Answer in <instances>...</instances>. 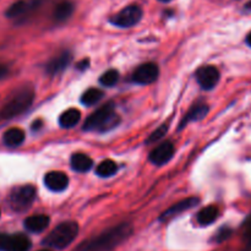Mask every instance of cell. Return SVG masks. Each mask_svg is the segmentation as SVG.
Returning <instances> with one entry per match:
<instances>
[{
	"label": "cell",
	"mask_w": 251,
	"mask_h": 251,
	"mask_svg": "<svg viewBox=\"0 0 251 251\" xmlns=\"http://www.w3.org/2000/svg\"><path fill=\"white\" fill-rule=\"evenodd\" d=\"M131 226L129 223H122L92 239L86 240L78 245L75 251H112L124 243L131 235Z\"/></svg>",
	"instance_id": "1"
},
{
	"label": "cell",
	"mask_w": 251,
	"mask_h": 251,
	"mask_svg": "<svg viewBox=\"0 0 251 251\" xmlns=\"http://www.w3.org/2000/svg\"><path fill=\"white\" fill-rule=\"evenodd\" d=\"M78 234V226L76 222H63L54 228L46 239L43 240V245L53 249L63 250L68 248L75 240Z\"/></svg>",
	"instance_id": "4"
},
{
	"label": "cell",
	"mask_w": 251,
	"mask_h": 251,
	"mask_svg": "<svg viewBox=\"0 0 251 251\" xmlns=\"http://www.w3.org/2000/svg\"><path fill=\"white\" fill-rule=\"evenodd\" d=\"M0 215H1V212H0Z\"/></svg>",
	"instance_id": "34"
},
{
	"label": "cell",
	"mask_w": 251,
	"mask_h": 251,
	"mask_svg": "<svg viewBox=\"0 0 251 251\" xmlns=\"http://www.w3.org/2000/svg\"><path fill=\"white\" fill-rule=\"evenodd\" d=\"M198 203H199L198 198L184 199V200L179 201L178 203H176V205H173L172 207H169L167 211H164V212L162 213L161 217H159V221L172 220V218H174L176 216L180 215V213H183V212H185V211L190 210V208L195 207Z\"/></svg>",
	"instance_id": "12"
},
{
	"label": "cell",
	"mask_w": 251,
	"mask_h": 251,
	"mask_svg": "<svg viewBox=\"0 0 251 251\" xmlns=\"http://www.w3.org/2000/svg\"><path fill=\"white\" fill-rule=\"evenodd\" d=\"M244 238L245 242L248 243V247H251V216L249 220L245 222V230H244Z\"/></svg>",
	"instance_id": "27"
},
{
	"label": "cell",
	"mask_w": 251,
	"mask_h": 251,
	"mask_svg": "<svg viewBox=\"0 0 251 251\" xmlns=\"http://www.w3.org/2000/svg\"><path fill=\"white\" fill-rule=\"evenodd\" d=\"M230 234H232V230L227 227H223L217 232V234H216L215 237V240L217 243H222L225 242V240H227L228 238L230 237Z\"/></svg>",
	"instance_id": "26"
},
{
	"label": "cell",
	"mask_w": 251,
	"mask_h": 251,
	"mask_svg": "<svg viewBox=\"0 0 251 251\" xmlns=\"http://www.w3.org/2000/svg\"><path fill=\"white\" fill-rule=\"evenodd\" d=\"M159 1H163V2H168V1H172V0H159Z\"/></svg>",
	"instance_id": "32"
},
{
	"label": "cell",
	"mask_w": 251,
	"mask_h": 251,
	"mask_svg": "<svg viewBox=\"0 0 251 251\" xmlns=\"http://www.w3.org/2000/svg\"><path fill=\"white\" fill-rule=\"evenodd\" d=\"M33 100L34 92L32 88H21L2 105L1 109H0V119L9 120L19 117L31 107Z\"/></svg>",
	"instance_id": "2"
},
{
	"label": "cell",
	"mask_w": 251,
	"mask_h": 251,
	"mask_svg": "<svg viewBox=\"0 0 251 251\" xmlns=\"http://www.w3.org/2000/svg\"><path fill=\"white\" fill-rule=\"evenodd\" d=\"M41 251H50V250H41Z\"/></svg>",
	"instance_id": "33"
},
{
	"label": "cell",
	"mask_w": 251,
	"mask_h": 251,
	"mask_svg": "<svg viewBox=\"0 0 251 251\" xmlns=\"http://www.w3.org/2000/svg\"><path fill=\"white\" fill-rule=\"evenodd\" d=\"M74 9H75V6H74L73 2L69 1V0H63V1L59 2V4L56 5L55 9H54V20H55L56 22L66 21V20L73 15Z\"/></svg>",
	"instance_id": "19"
},
{
	"label": "cell",
	"mask_w": 251,
	"mask_h": 251,
	"mask_svg": "<svg viewBox=\"0 0 251 251\" xmlns=\"http://www.w3.org/2000/svg\"><path fill=\"white\" fill-rule=\"evenodd\" d=\"M31 240L24 234L0 233V251H28Z\"/></svg>",
	"instance_id": "7"
},
{
	"label": "cell",
	"mask_w": 251,
	"mask_h": 251,
	"mask_svg": "<svg viewBox=\"0 0 251 251\" xmlns=\"http://www.w3.org/2000/svg\"><path fill=\"white\" fill-rule=\"evenodd\" d=\"M221 77L220 70L216 66L206 65L196 71V81L203 90H212L216 87Z\"/></svg>",
	"instance_id": "8"
},
{
	"label": "cell",
	"mask_w": 251,
	"mask_h": 251,
	"mask_svg": "<svg viewBox=\"0 0 251 251\" xmlns=\"http://www.w3.org/2000/svg\"><path fill=\"white\" fill-rule=\"evenodd\" d=\"M120 122L119 117L115 114L114 105L113 103L103 105L100 109L96 110L95 113L90 115L86 119L83 124V130L92 131V130H98V131H108L118 125Z\"/></svg>",
	"instance_id": "3"
},
{
	"label": "cell",
	"mask_w": 251,
	"mask_h": 251,
	"mask_svg": "<svg viewBox=\"0 0 251 251\" xmlns=\"http://www.w3.org/2000/svg\"><path fill=\"white\" fill-rule=\"evenodd\" d=\"M73 55H71L70 51H63V53L58 54L56 56H54L46 66V70L49 75H58L61 71L65 70L66 68L70 64Z\"/></svg>",
	"instance_id": "13"
},
{
	"label": "cell",
	"mask_w": 251,
	"mask_h": 251,
	"mask_svg": "<svg viewBox=\"0 0 251 251\" xmlns=\"http://www.w3.org/2000/svg\"><path fill=\"white\" fill-rule=\"evenodd\" d=\"M93 166V161L90 156L85 153H74L71 157V167L78 173H86Z\"/></svg>",
	"instance_id": "18"
},
{
	"label": "cell",
	"mask_w": 251,
	"mask_h": 251,
	"mask_svg": "<svg viewBox=\"0 0 251 251\" xmlns=\"http://www.w3.org/2000/svg\"><path fill=\"white\" fill-rule=\"evenodd\" d=\"M119 81V73L114 69H110V70L105 71L100 78V82L102 86H105V87H113L115 83Z\"/></svg>",
	"instance_id": "24"
},
{
	"label": "cell",
	"mask_w": 251,
	"mask_h": 251,
	"mask_svg": "<svg viewBox=\"0 0 251 251\" xmlns=\"http://www.w3.org/2000/svg\"><path fill=\"white\" fill-rule=\"evenodd\" d=\"M118 171V164L115 163L112 159H105V161L100 162V164L96 168V173L98 176H102V178H108V176H112L113 174H115V172Z\"/></svg>",
	"instance_id": "22"
},
{
	"label": "cell",
	"mask_w": 251,
	"mask_h": 251,
	"mask_svg": "<svg viewBox=\"0 0 251 251\" xmlns=\"http://www.w3.org/2000/svg\"><path fill=\"white\" fill-rule=\"evenodd\" d=\"M81 119V112L76 108H70V109L65 110L61 113L59 117V125L64 129H71L75 125L78 124Z\"/></svg>",
	"instance_id": "17"
},
{
	"label": "cell",
	"mask_w": 251,
	"mask_h": 251,
	"mask_svg": "<svg viewBox=\"0 0 251 251\" xmlns=\"http://www.w3.org/2000/svg\"><path fill=\"white\" fill-rule=\"evenodd\" d=\"M31 7L32 2L27 1V0H17L14 4L10 5L9 9L5 12V15H6L9 19H15V17H19L21 16V15L26 14Z\"/></svg>",
	"instance_id": "21"
},
{
	"label": "cell",
	"mask_w": 251,
	"mask_h": 251,
	"mask_svg": "<svg viewBox=\"0 0 251 251\" xmlns=\"http://www.w3.org/2000/svg\"><path fill=\"white\" fill-rule=\"evenodd\" d=\"M6 74H7V69L5 68V66L0 65V80L5 77V76H6Z\"/></svg>",
	"instance_id": "29"
},
{
	"label": "cell",
	"mask_w": 251,
	"mask_h": 251,
	"mask_svg": "<svg viewBox=\"0 0 251 251\" xmlns=\"http://www.w3.org/2000/svg\"><path fill=\"white\" fill-rule=\"evenodd\" d=\"M245 9H247V10H251V1H249L247 5H245Z\"/></svg>",
	"instance_id": "31"
},
{
	"label": "cell",
	"mask_w": 251,
	"mask_h": 251,
	"mask_svg": "<svg viewBox=\"0 0 251 251\" xmlns=\"http://www.w3.org/2000/svg\"><path fill=\"white\" fill-rule=\"evenodd\" d=\"M174 154V146L171 141H164L161 145L152 150L150 153V161L156 166H163L168 163Z\"/></svg>",
	"instance_id": "10"
},
{
	"label": "cell",
	"mask_w": 251,
	"mask_h": 251,
	"mask_svg": "<svg viewBox=\"0 0 251 251\" xmlns=\"http://www.w3.org/2000/svg\"><path fill=\"white\" fill-rule=\"evenodd\" d=\"M159 75L158 66L154 63H146L140 65L132 74V80L139 85H150L154 82Z\"/></svg>",
	"instance_id": "9"
},
{
	"label": "cell",
	"mask_w": 251,
	"mask_h": 251,
	"mask_svg": "<svg viewBox=\"0 0 251 251\" xmlns=\"http://www.w3.org/2000/svg\"><path fill=\"white\" fill-rule=\"evenodd\" d=\"M25 139H26L25 131L20 127H11V129L6 130L2 135V142L7 147L20 146V145L24 144Z\"/></svg>",
	"instance_id": "15"
},
{
	"label": "cell",
	"mask_w": 251,
	"mask_h": 251,
	"mask_svg": "<svg viewBox=\"0 0 251 251\" xmlns=\"http://www.w3.org/2000/svg\"><path fill=\"white\" fill-rule=\"evenodd\" d=\"M49 226V217L46 215L31 216L25 220V228L31 233H41Z\"/></svg>",
	"instance_id": "14"
},
{
	"label": "cell",
	"mask_w": 251,
	"mask_h": 251,
	"mask_svg": "<svg viewBox=\"0 0 251 251\" xmlns=\"http://www.w3.org/2000/svg\"><path fill=\"white\" fill-rule=\"evenodd\" d=\"M208 113V107L205 103H200V104H196L186 113V115L184 117V119L181 120L180 127L185 126L186 124L191 122H198V120L203 119L206 117V114Z\"/></svg>",
	"instance_id": "16"
},
{
	"label": "cell",
	"mask_w": 251,
	"mask_h": 251,
	"mask_svg": "<svg viewBox=\"0 0 251 251\" xmlns=\"http://www.w3.org/2000/svg\"><path fill=\"white\" fill-rule=\"evenodd\" d=\"M78 69H81V70H85V69H87L88 68V60L87 59H83L82 61H80V63H78Z\"/></svg>",
	"instance_id": "28"
},
{
	"label": "cell",
	"mask_w": 251,
	"mask_h": 251,
	"mask_svg": "<svg viewBox=\"0 0 251 251\" xmlns=\"http://www.w3.org/2000/svg\"><path fill=\"white\" fill-rule=\"evenodd\" d=\"M36 199V189L32 185L17 186L10 193L9 203L16 212H22L29 208Z\"/></svg>",
	"instance_id": "5"
},
{
	"label": "cell",
	"mask_w": 251,
	"mask_h": 251,
	"mask_svg": "<svg viewBox=\"0 0 251 251\" xmlns=\"http://www.w3.org/2000/svg\"><path fill=\"white\" fill-rule=\"evenodd\" d=\"M218 213L220 212H218V208L216 207V206H207V207L202 208V210L198 213L196 220H198V222L200 223L201 226H210L217 220Z\"/></svg>",
	"instance_id": "20"
},
{
	"label": "cell",
	"mask_w": 251,
	"mask_h": 251,
	"mask_svg": "<svg viewBox=\"0 0 251 251\" xmlns=\"http://www.w3.org/2000/svg\"><path fill=\"white\" fill-rule=\"evenodd\" d=\"M44 185L54 193L64 191L69 185V178L63 172H49L44 176Z\"/></svg>",
	"instance_id": "11"
},
{
	"label": "cell",
	"mask_w": 251,
	"mask_h": 251,
	"mask_svg": "<svg viewBox=\"0 0 251 251\" xmlns=\"http://www.w3.org/2000/svg\"><path fill=\"white\" fill-rule=\"evenodd\" d=\"M103 92L100 88H88L81 97V103L85 105H93L103 98Z\"/></svg>",
	"instance_id": "23"
},
{
	"label": "cell",
	"mask_w": 251,
	"mask_h": 251,
	"mask_svg": "<svg viewBox=\"0 0 251 251\" xmlns=\"http://www.w3.org/2000/svg\"><path fill=\"white\" fill-rule=\"evenodd\" d=\"M141 17V7L137 6V5H129V6L124 7L122 11L118 12L115 16H113L110 22L114 26L120 27V28H129V27H132L136 24H139Z\"/></svg>",
	"instance_id": "6"
},
{
	"label": "cell",
	"mask_w": 251,
	"mask_h": 251,
	"mask_svg": "<svg viewBox=\"0 0 251 251\" xmlns=\"http://www.w3.org/2000/svg\"><path fill=\"white\" fill-rule=\"evenodd\" d=\"M247 43L251 47V32L249 34H248V37H247Z\"/></svg>",
	"instance_id": "30"
},
{
	"label": "cell",
	"mask_w": 251,
	"mask_h": 251,
	"mask_svg": "<svg viewBox=\"0 0 251 251\" xmlns=\"http://www.w3.org/2000/svg\"><path fill=\"white\" fill-rule=\"evenodd\" d=\"M167 131H168V125H166V124L161 125V126L157 127V129L154 130L151 135H150L149 139L146 140V144L150 145V144H153V142L158 141V140H161L162 137H164V135L167 134Z\"/></svg>",
	"instance_id": "25"
}]
</instances>
